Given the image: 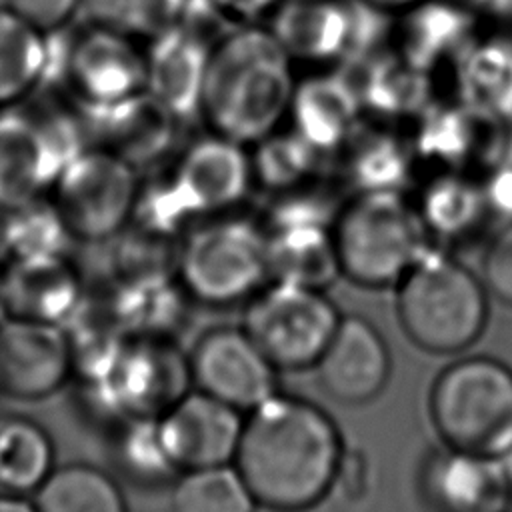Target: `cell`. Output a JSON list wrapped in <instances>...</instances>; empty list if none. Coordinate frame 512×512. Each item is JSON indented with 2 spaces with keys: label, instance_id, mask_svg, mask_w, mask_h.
<instances>
[{
  "label": "cell",
  "instance_id": "17",
  "mask_svg": "<svg viewBox=\"0 0 512 512\" xmlns=\"http://www.w3.org/2000/svg\"><path fill=\"white\" fill-rule=\"evenodd\" d=\"M80 118L90 146L110 150L132 166L160 160L182 126L146 90L112 104L80 108Z\"/></svg>",
  "mask_w": 512,
  "mask_h": 512
},
{
  "label": "cell",
  "instance_id": "1",
  "mask_svg": "<svg viewBox=\"0 0 512 512\" xmlns=\"http://www.w3.org/2000/svg\"><path fill=\"white\" fill-rule=\"evenodd\" d=\"M344 450L326 410L276 392L244 414L232 464L260 508L306 512L334 490Z\"/></svg>",
  "mask_w": 512,
  "mask_h": 512
},
{
  "label": "cell",
  "instance_id": "43",
  "mask_svg": "<svg viewBox=\"0 0 512 512\" xmlns=\"http://www.w3.org/2000/svg\"><path fill=\"white\" fill-rule=\"evenodd\" d=\"M496 458H498V462H500V468H502L504 478H506V482H508V488H510V492H512V442H510Z\"/></svg>",
  "mask_w": 512,
  "mask_h": 512
},
{
  "label": "cell",
  "instance_id": "20",
  "mask_svg": "<svg viewBox=\"0 0 512 512\" xmlns=\"http://www.w3.org/2000/svg\"><path fill=\"white\" fill-rule=\"evenodd\" d=\"M270 32L294 62L344 64L352 36V0H282Z\"/></svg>",
  "mask_w": 512,
  "mask_h": 512
},
{
  "label": "cell",
  "instance_id": "35",
  "mask_svg": "<svg viewBox=\"0 0 512 512\" xmlns=\"http://www.w3.org/2000/svg\"><path fill=\"white\" fill-rule=\"evenodd\" d=\"M116 456L122 470L130 474L132 480L144 484L164 482L180 474L162 444L158 416L126 420L116 442Z\"/></svg>",
  "mask_w": 512,
  "mask_h": 512
},
{
  "label": "cell",
  "instance_id": "15",
  "mask_svg": "<svg viewBox=\"0 0 512 512\" xmlns=\"http://www.w3.org/2000/svg\"><path fill=\"white\" fill-rule=\"evenodd\" d=\"M418 494L430 512H504L512 500L496 456L446 444L424 456Z\"/></svg>",
  "mask_w": 512,
  "mask_h": 512
},
{
  "label": "cell",
  "instance_id": "23",
  "mask_svg": "<svg viewBox=\"0 0 512 512\" xmlns=\"http://www.w3.org/2000/svg\"><path fill=\"white\" fill-rule=\"evenodd\" d=\"M474 12L454 0H424L406 12L398 26V54L432 72L450 62L472 42Z\"/></svg>",
  "mask_w": 512,
  "mask_h": 512
},
{
  "label": "cell",
  "instance_id": "26",
  "mask_svg": "<svg viewBox=\"0 0 512 512\" xmlns=\"http://www.w3.org/2000/svg\"><path fill=\"white\" fill-rule=\"evenodd\" d=\"M32 502L38 512H128L118 482L82 462L54 468L32 494Z\"/></svg>",
  "mask_w": 512,
  "mask_h": 512
},
{
  "label": "cell",
  "instance_id": "14",
  "mask_svg": "<svg viewBox=\"0 0 512 512\" xmlns=\"http://www.w3.org/2000/svg\"><path fill=\"white\" fill-rule=\"evenodd\" d=\"M244 412L200 390L184 392L158 416L162 444L178 472L232 464Z\"/></svg>",
  "mask_w": 512,
  "mask_h": 512
},
{
  "label": "cell",
  "instance_id": "40",
  "mask_svg": "<svg viewBox=\"0 0 512 512\" xmlns=\"http://www.w3.org/2000/svg\"><path fill=\"white\" fill-rule=\"evenodd\" d=\"M214 4L228 22L250 24L266 14H272L282 0H214Z\"/></svg>",
  "mask_w": 512,
  "mask_h": 512
},
{
  "label": "cell",
  "instance_id": "29",
  "mask_svg": "<svg viewBox=\"0 0 512 512\" xmlns=\"http://www.w3.org/2000/svg\"><path fill=\"white\" fill-rule=\"evenodd\" d=\"M170 506L172 512H256L260 508L234 464L180 472Z\"/></svg>",
  "mask_w": 512,
  "mask_h": 512
},
{
  "label": "cell",
  "instance_id": "18",
  "mask_svg": "<svg viewBox=\"0 0 512 512\" xmlns=\"http://www.w3.org/2000/svg\"><path fill=\"white\" fill-rule=\"evenodd\" d=\"M0 288L8 318L68 328L84 308V284L68 256L12 258Z\"/></svg>",
  "mask_w": 512,
  "mask_h": 512
},
{
  "label": "cell",
  "instance_id": "45",
  "mask_svg": "<svg viewBox=\"0 0 512 512\" xmlns=\"http://www.w3.org/2000/svg\"><path fill=\"white\" fill-rule=\"evenodd\" d=\"M6 318V310H4V300H2V288H0V322Z\"/></svg>",
  "mask_w": 512,
  "mask_h": 512
},
{
  "label": "cell",
  "instance_id": "28",
  "mask_svg": "<svg viewBox=\"0 0 512 512\" xmlns=\"http://www.w3.org/2000/svg\"><path fill=\"white\" fill-rule=\"evenodd\" d=\"M46 60L44 32L0 8V108L12 106L42 78Z\"/></svg>",
  "mask_w": 512,
  "mask_h": 512
},
{
  "label": "cell",
  "instance_id": "2",
  "mask_svg": "<svg viewBox=\"0 0 512 512\" xmlns=\"http://www.w3.org/2000/svg\"><path fill=\"white\" fill-rule=\"evenodd\" d=\"M294 84L292 60L270 28L246 24L212 44L200 116L214 134L254 144L288 116Z\"/></svg>",
  "mask_w": 512,
  "mask_h": 512
},
{
  "label": "cell",
  "instance_id": "13",
  "mask_svg": "<svg viewBox=\"0 0 512 512\" xmlns=\"http://www.w3.org/2000/svg\"><path fill=\"white\" fill-rule=\"evenodd\" d=\"M166 180L190 220H200L240 204L254 176L244 144L212 132L184 148Z\"/></svg>",
  "mask_w": 512,
  "mask_h": 512
},
{
  "label": "cell",
  "instance_id": "41",
  "mask_svg": "<svg viewBox=\"0 0 512 512\" xmlns=\"http://www.w3.org/2000/svg\"><path fill=\"white\" fill-rule=\"evenodd\" d=\"M0 512H38L30 496L0 492Z\"/></svg>",
  "mask_w": 512,
  "mask_h": 512
},
{
  "label": "cell",
  "instance_id": "39",
  "mask_svg": "<svg viewBox=\"0 0 512 512\" xmlns=\"http://www.w3.org/2000/svg\"><path fill=\"white\" fill-rule=\"evenodd\" d=\"M336 486H340L344 496L352 500H358L360 496H364L368 486V460L360 450H350V448L344 450L338 476H336Z\"/></svg>",
  "mask_w": 512,
  "mask_h": 512
},
{
  "label": "cell",
  "instance_id": "11",
  "mask_svg": "<svg viewBox=\"0 0 512 512\" xmlns=\"http://www.w3.org/2000/svg\"><path fill=\"white\" fill-rule=\"evenodd\" d=\"M186 360L196 390L244 414L278 392V368L242 326L206 330L194 342Z\"/></svg>",
  "mask_w": 512,
  "mask_h": 512
},
{
  "label": "cell",
  "instance_id": "30",
  "mask_svg": "<svg viewBox=\"0 0 512 512\" xmlns=\"http://www.w3.org/2000/svg\"><path fill=\"white\" fill-rule=\"evenodd\" d=\"M348 172L360 190H398L410 170L406 140L388 130H358L346 142Z\"/></svg>",
  "mask_w": 512,
  "mask_h": 512
},
{
  "label": "cell",
  "instance_id": "25",
  "mask_svg": "<svg viewBox=\"0 0 512 512\" xmlns=\"http://www.w3.org/2000/svg\"><path fill=\"white\" fill-rule=\"evenodd\" d=\"M54 442L38 422L0 416V492L32 496L54 470Z\"/></svg>",
  "mask_w": 512,
  "mask_h": 512
},
{
  "label": "cell",
  "instance_id": "34",
  "mask_svg": "<svg viewBox=\"0 0 512 512\" xmlns=\"http://www.w3.org/2000/svg\"><path fill=\"white\" fill-rule=\"evenodd\" d=\"M90 24L136 40L160 34L174 26L176 0H82Z\"/></svg>",
  "mask_w": 512,
  "mask_h": 512
},
{
  "label": "cell",
  "instance_id": "46",
  "mask_svg": "<svg viewBox=\"0 0 512 512\" xmlns=\"http://www.w3.org/2000/svg\"><path fill=\"white\" fill-rule=\"evenodd\" d=\"M504 512H510V510H504Z\"/></svg>",
  "mask_w": 512,
  "mask_h": 512
},
{
  "label": "cell",
  "instance_id": "38",
  "mask_svg": "<svg viewBox=\"0 0 512 512\" xmlns=\"http://www.w3.org/2000/svg\"><path fill=\"white\" fill-rule=\"evenodd\" d=\"M8 8L40 32L64 28L82 0H6Z\"/></svg>",
  "mask_w": 512,
  "mask_h": 512
},
{
  "label": "cell",
  "instance_id": "16",
  "mask_svg": "<svg viewBox=\"0 0 512 512\" xmlns=\"http://www.w3.org/2000/svg\"><path fill=\"white\" fill-rule=\"evenodd\" d=\"M318 386L340 404H366L388 384L390 350L374 324L362 316H342L314 364Z\"/></svg>",
  "mask_w": 512,
  "mask_h": 512
},
{
  "label": "cell",
  "instance_id": "31",
  "mask_svg": "<svg viewBox=\"0 0 512 512\" xmlns=\"http://www.w3.org/2000/svg\"><path fill=\"white\" fill-rule=\"evenodd\" d=\"M418 212L430 234L458 236L472 230L488 208L480 186L458 174H444L428 184Z\"/></svg>",
  "mask_w": 512,
  "mask_h": 512
},
{
  "label": "cell",
  "instance_id": "37",
  "mask_svg": "<svg viewBox=\"0 0 512 512\" xmlns=\"http://www.w3.org/2000/svg\"><path fill=\"white\" fill-rule=\"evenodd\" d=\"M482 282L494 298L512 306V220L490 238L482 258Z\"/></svg>",
  "mask_w": 512,
  "mask_h": 512
},
{
  "label": "cell",
  "instance_id": "44",
  "mask_svg": "<svg viewBox=\"0 0 512 512\" xmlns=\"http://www.w3.org/2000/svg\"><path fill=\"white\" fill-rule=\"evenodd\" d=\"M6 224H8V210L0 206V264L8 262V234H6Z\"/></svg>",
  "mask_w": 512,
  "mask_h": 512
},
{
  "label": "cell",
  "instance_id": "10",
  "mask_svg": "<svg viewBox=\"0 0 512 512\" xmlns=\"http://www.w3.org/2000/svg\"><path fill=\"white\" fill-rule=\"evenodd\" d=\"M138 194L136 166L110 150L88 146L60 172L50 202L74 240L102 242L132 222Z\"/></svg>",
  "mask_w": 512,
  "mask_h": 512
},
{
  "label": "cell",
  "instance_id": "42",
  "mask_svg": "<svg viewBox=\"0 0 512 512\" xmlns=\"http://www.w3.org/2000/svg\"><path fill=\"white\" fill-rule=\"evenodd\" d=\"M362 2L382 10L386 14H402L408 8H412V6H416V4H420L424 0H362Z\"/></svg>",
  "mask_w": 512,
  "mask_h": 512
},
{
  "label": "cell",
  "instance_id": "6",
  "mask_svg": "<svg viewBox=\"0 0 512 512\" xmlns=\"http://www.w3.org/2000/svg\"><path fill=\"white\" fill-rule=\"evenodd\" d=\"M428 412L442 444L498 456L512 442V368L492 356L452 362L432 382Z\"/></svg>",
  "mask_w": 512,
  "mask_h": 512
},
{
  "label": "cell",
  "instance_id": "32",
  "mask_svg": "<svg viewBox=\"0 0 512 512\" xmlns=\"http://www.w3.org/2000/svg\"><path fill=\"white\" fill-rule=\"evenodd\" d=\"M8 260L66 256L74 240L54 204L46 198L8 210Z\"/></svg>",
  "mask_w": 512,
  "mask_h": 512
},
{
  "label": "cell",
  "instance_id": "22",
  "mask_svg": "<svg viewBox=\"0 0 512 512\" xmlns=\"http://www.w3.org/2000/svg\"><path fill=\"white\" fill-rule=\"evenodd\" d=\"M452 66L458 100L490 122L512 126V38H472Z\"/></svg>",
  "mask_w": 512,
  "mask_h": 512
},
{
  "label": "cell",
  "instance_id": "27",
  "mask_svg": "<svg viewBox=\"0 0 512 512\" xmlns=\"http://www.w3.org/2000/svg\"><path fill=\"white\" fill-rule=\"evenodd\" d=\"M490 124L472 108L462 104H434L430 102L418 114L416 150L426 158H436L448 164H458L474 154L478 148L490 152L492 144L482 142V130Z\"/></svg>",
  "mask_w": 512,
  "mask_h": 512
},
{
  "label": "cell",
  "instance_id": "4",
  "mask_svg": "<svg viewBox=\"0 0 512 512\" xmlns=\"http://www.w3.org/2000/svg\"><path fill=\"white\" fill-rule=\"evenodd\" d=\"M330 228L340 274L364 288L396 286L430 248L418 206L400 190H358Z\"/></svg>",
  "mask_w": 512,
  "mask_h": 512
},
{
  "label": "cell",
  "instance_id": "36",
  "mask_svg": "<svg viewBox=\"0 0 512 512\" xmlns=\"http://www.w3.org/2000/svg\"><path fill=\"white\" fill-rule=\"evenodd\" d=\"M504 130L486 158L488 174L480 188L488 212L508 222L512 220V134H504Z\"/></svg>",
  "mask_w": 512,
  "mask_h": 512
},
{
  "label": "cell",
  "instance_id": "5",
  "mask_svg": "<svg viewBox=\"0 0 512 512\" xmlns=\"http://www.w3.org/2000/svg\"><path fill=\"white\" fill-rule=\"evenodd\" d=\"M176 268L186 296L200 304L246 302L270 280L266 230L230 212L204 216L182 234Z\"/></svg>",
  "mask_w": 512,
  "mask_h": 512
},
{
  "label": "cell",
  "instance_id": "8",
  "mask_svg": "<svg viewBox=\"0 0 512 512\" xmlns=\"http://www.w3.org/2000/svg\"><path fill=\"white\" fill-rule=\"evenodd\" d=\"M42 78L68 88L78 108L104 106L146 88V56L136 38L90 24L52 30Z\"/></svg>",
  "mask_w": 512,
  "mask_h": 512
},
{
  "label": "cell",
  "instance_id": "7",
  "mask_svg": "<svg viewBox=\"0 0 512 512\" xmlns=\"http://www.w3.org/2000/svg\"><path fill=\"white\" fill-rule=\"evenodd\" d=\"M88 146L80 116L0 110V206L14 210L46 198L60 172Z\"/></svg>",
  "mask_w": 512,
  "mask_h": 512
},
{
  "label": "cell",
  "instance_id": "24",
  "mask_svg": "<svg viewBox=\"0 0 512 512\" xmlns=\"http://www.w3.org/2000/svg\"><path fill=\"white\" fill-rule=\"evenodd\" d=\"M360 78H352L362 108L398 118L418 116L430 100V72L414 66L402 54H374L358 64Z\"/></svg>",
  "mask_w": 512,
  "mask_h": 512
},
{
  "label": "cell",
  "instance_id": "9",
  "mask_svg": "<svg viewBox=\"0 0 512 512\" xmlns=\"http://www.w3.org/2000/svg\"><path fill=\"white\" fill-rule=\"evenodd\" d=\"M340 312L324 288L268 280L246 300L242 328L278 370L314 368Z\"/></svg>",
  "mask_w": 512,
  "mask_h": 512
},
{
  "label": "cell",
  "instance_id": "12",
  "mask_svg": "<svg viewBox=\"0 0 512 512\" xmlns=\"http://www.w3.org/2000/svg\"><path fill=\"white\" fill-rule=\"evenodd\" d=\"M74 374V348L66 328L4 318L0 322V394L42 400Z\"/></svg>",
  "mask_w": 512,
  "mask_h": 512
},
{
  "label": "cell",
  "instance_id": "21",
  "mask_svg": "<svg viewBox=\"0 0 512 512\" xmlns=\"http://www.w3.org/2000/svg\"><path fill=\"white\" fill-rule=\"evenodd\" d=\"M362 110L352 76L324 72L294 84L288 116L292 130L324 154L350 140Z\"/></svg>",
  "mask_w": 512,
  "mask_h": 512
},
{
  "label": "cell",
  "instance_id": "19",
  "mask_svg": "<svg viewBox=\"0 0 512 512\" xmlns=\"http://www.w3.org/2000/svg\"><path fill=\"white\" fill-rule=\"evenodd\" d=\"M212 40L182 26H170L148 40L146 92L182 124L200 116Z\"/></svg>",
  "mask_w": 512,
  "mask_h": 512
},
{
  "label": "cell",
  "instance_id": "33",
  "mask_svg": "<svg viewBox=\"0 0 512 512\" xmlns=\"http://www.w3.org/2000/svg\"><path fill=\"white\" fill-rule=\"evenodd\" d=\"M256 144V152L250 158L252 176L272 190H288L300 184L316 168L320 152L306 142L298 132L278 128Z\"/></svg>",
  "mask_w": 512,
  "mask_h": 512
},
{
  "label": "cell",
  "instance_id": "3",
  "mask_svg": "<svg viewBox=\"0 0 512 512\" xmlns=\"http://www.w3.org/2000/svg\"><path fill=\"white\" fill-rule=\"evenodd\" d=\"M394 288L398 322L424 352H462L478 342L488 324L490 304L482 278L432 246Z\"/></svg>",
  "mask_w": 512,
  "mask_h": 512
}]
</instances>
